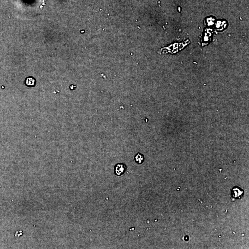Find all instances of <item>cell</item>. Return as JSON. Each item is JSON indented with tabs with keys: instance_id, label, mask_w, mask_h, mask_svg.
I'll list each match as a JSON object with an SVG mask.
<instances>
[{
	"instance_id": "7a4b0ae2",
	"label": "cell",
	"mask_w": 249,
	"mask_h": 249,
	"mask_svg": "<svg viewBox=\"0 0 249 249\" xmlns=\"http://www.w3.org/2000/svg\"><path fill=\"white\" fill-rule=\"evenodd\" d=\"M244 195V191L238 186H235L231 190V196L233 198L241 199Z\"/></svg>"
},
{
	"instance_id": "277c9868",
	"label": "cell",
	"mask_w": 249,
	"mask_h": 249,
	"mask_svg": "<svg viewBox=\"0 0 249 249\" xmlns=\"http://www.w3.org/2000/svg\"><path fill=\"white\" fill-rule=\"evenodd\" d=\"M134 160L138 164H141L144 161V156L142 154L138 153L134 156Z\"/></svg>"
},
{
	"instance_id": "5b68a950",
	"label": "cell",
	"mask_w": 249,
	"mask_h": 249,
	"mask_svg": "<svg viewBox=\"0 0 249 249\" xmlns=\"http://www.w3.org/2000/svg\"><path fill=\"white\" fill-rule=\"evenodd\" d=\"M23 234V232L21 230H19V231L16 232L15 234V236H17L19 237H21Z\"/></svg>"
},
{
	"instance_id": "3957f363",
	"label": "cell",
	"mask_w": 249,
	"mask_h": 249,
	"mask_svg": "<svg viewBox=\"0 0 249 249\" xmlns=\"http://www.w3.org/2000/svg\"><path fill=\"white\" fill-rule=\"evenodd\" d=\"M36 79L33 77L27 78L25 80V85L29 87H33L36 85Z\"/></svg>"
},
{
	"instance_id": "6da1fadb",
	"label": "cell",
	"mask_w": 249,
	"mask_h": 249,
	"mask_svg": "<svg viewBox=\"0 0 249 249\" xmlns=\"http://www.w3.org/2000/svg\"><path fill=\"white\" fill-rule=\"evenodd\" d=\"M127 169L126 164L123 163L116 164L114 168V173L115 175L121 176L124 174Z\"/></svg>"
}]
</instances>
